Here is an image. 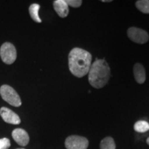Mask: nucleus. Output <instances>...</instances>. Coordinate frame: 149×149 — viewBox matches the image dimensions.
Returning a JSON list of instances; mask_svg holds the SVG:
<instances>
[{
    "instance_id": "obj_1",
    "label": "nucleus",
    "mask_w": 149,
    "mask_h": 149,
    "mask_svg": "<svg viewBox=\"0 0 149 149\" xmlns=\"http://www.w3.org/2000/svg\"><path fill=\"white\" fill-rule=\"evenodd\" d=\"M92 55L80 48H74L68 55L70 71L77 77H82L88 73L91 66Z\"/></svg>"
},
{
    "instance_id": "obj_2",
    "label": "nucleus",
    "mask_w": 149,
    "mask_h": 149,
    "mask_svg": "<svg viewBox=\"0 0 149 149\" xmlns=\"http://www.w3.org/2000/svg\"><path fill=\"white\" fill-rule=\"evenodd\" d=\"M111 69L104 59H97L88 71V81L93 88H102L109 82Z\"/></svg>"
},
{
    "instance_id": "obj_3",
    "label": "nucleus",
    "mask_w": 149,
    "mask_h": 149,
    "mask_svg": "<svg viewBox=\"0 0 149 149\" xmlns=\"http://www.w3.org/2000/svg\"><path fill=\"white\" fill-rule=\"evenodd\" d=\"M0 95L5 102L13 107H18L22 105V101L17 93L10 86L3 85L0 88Z\"/></svg>"
},
{
    "instance_id": "obj_4",
    "label": "nucleus",
    "mask_w": 149,
    "mask_h": 149,
    "mask_svg": "<svg viewBox=\"0 0 149 149\" xmlns=\"http://www.w3.org/2000/svg\"><path fill=\"white\" fill-rule=\"evenodd\" d=\"M0 56L5 64H13L17 58V51L13 44L9 42L3 44L0 48Z\"/></svg>"
},
{
    "instance_id": "obj_5",
    "label": "nucleus",
    "mask_w": 149,
    "mask_h": 149,
    "mask_svg": "<svg viewBox=\"0 0 149 149\" xmlns=\"http://www.w3.org/2000/svg\"><path fill=\"white\" fill-rule=\"evenodd\" d=\"M88 144V139L79 135H70L65 141L67 149H87Z\"/></svg>"
},
{
    "instance_id": "obj_6",
    "label": "nucleus",
    "mask_w": 149,
    "mask_h": 149,
    "mask_svg": "<svg viewBox=\"0 0 149 149\" xmlns=\"http://www.w3.org/2000/svg\"><path fill=\"white\" fill-rule=\"evenodd\" d=\"M127 35L130 40L137 44H145L149 40L148 33L139 28L130 27L128 29Z\"/></svg>"
},
{
    "instance_id": "obj_7",
    "label": "nucleus",
    "mask_w": 149,
    "mask_h": 149,
    "mask_svg": "<svg viewBox=\"0 0 149 149\" xmlns=\"http://www.w3.org/2000/svg\"><path fill=\"white\" fill-rule=\"evenodd\" d=\"M0 115L2 117L3 120L8 124H14V125H17L21 122L19 117L14 113L13 111H11L8 108L2 107L0 109Z\"/></svg>"
},
{
    "instance_id": "obj_8",
    "label": "nucleus",
    "mask_w": 149,
    "mask_h": 149,
    "mask_svg": "<svg viewBox=\"0 0 149 149\" xmlns=\"http://www.w3.org/2000/svg\"><path fill=\"white\" fill-rule=\"evenodd\" d=\"M12 137L19 145L25 146L29 142V135L25 130L22 128H16L12 133Z\"/></svg>"
},
{
    "instance_id": "obj_9",
    "label": "nucleus",
    "mask_w": 149,
    "mask_h": 149,
    "mask_svg": "<svg viewBox=\"0 0 149 149\" xmlns=\"http://www.w3.org/2000/svg\"><path fill=\"white\" fill-rule=\"evenodd\" d=\"M53 7L60 17L64 18L68 16L69 8L66 0H55L53 2Z\"/></svg>"
},
{
    "instance_id": "obj_10",
    "label": "nucleus",
    "mask_w": 149,
    "mask_h": 149,
    "mask_svg": "<svg viewBox=\"0 0 149 149\" xmlns=\"http://www.w3.org/2000/svg\"><path fill=\"white\" fill-rule=\"evenodd\" d=\"M133 74L135 79L138 84H143L146 80V71L144 67L139 63H137L133 66Z\"/></svg>"
},
{
    "instance_id": "obj_11",
    "label": "nucleus",
    "mask_w": 149,
    "mask_h": 149,
    "mask_svg": "<svg viewBox=\"0 0 149 149\" xmlns=\"http://www.w3.org/2000/svg\"><path fill=\"white\" fill-rule=\"evenodd\" d=\"M40 6L37 3H33L29 7V13L31 18L33 19V21L37 23H41L42 19H41L40 16H39V10H40Z\"/></svg>"
},
{
    "instance_id": "obj_12",
    "label": "nucleus",
    "mask_w": 149,
    "mask_h": 149,
    "mask_svg": "<svg viewBox=\"0 0 149 149\" xmlns=\"http://www.w3.org/2000/svg\"><path fill=\"white\" fill-rule=\"evenodd\" d=\"M116 146L114 139L111 137H107L102 139L100 143V149H115Z\"/></svg>"
},
{
    "instance_id": "obj_13",
    "label": "nucleus",
    "mask_w": 149,
    "mask_h": 149,
    "mask_svg": "<svg viewBox=\"0 0 149 149\" xmlns=\"http://www.w3.org/2000/svg\"><path fill=\"white\" fill-rule=\"evenodd\" d=\"M134 130L138 133H145L149 130V124L146 121H138L134 124Z\"/></svg>"
},
{
    "instance_id": "obj_14",
    "label": "nucleus",
    "mask_w": 149,
    "mask_h": 149,
    "mask_svg": "<svg viewBox=\"0 0 149 149\" xmlns=\"http://www.w3.org/2000/svg\"><path fill=\"white\" fill-rule=\"evenodd\" d=\"M137 8L145 14H149V0H139L135 3Z\"/></svg>"
},
{
    "instance_id": "obj_15",
    "label": "nucleus",
    "mask_w": 149,
    "mask_h": 149,
    "mask_svg": "<svg viewBox=\"0 0 149 149\" xmlns=\"http://www.w3.org/2000/svg\"><path fill=\"white\" fill-rule=\"evenodd\" d=\"M10 146V141L8 138L0 139V149H8Z\"/></svg>"
},
{
    "instance_id": "obj_16",
    "label": "nucleus",
    "mask_w": 149,
    "mask_h": 149,
    "mask_svg": "<svg viewBox=\"0 0 149 149\" xmlns=\"http://www.w3.org/2000/svg\"><path fill=\"white\" fill-rule=\"evenodd\" d=\"M67 4L73 8H78L82 3L81 0H66Z\"/></svg>"
},
{
    "instance_id": "obj_17",
    "label": "nucleus",
    "mask_w": 149,
    "mask_h": 149,
    "mask_svg": "<svg viewBox=\"0 0 149 149\" xmlns=\"http://www.w3.org/2000/svg\"><path fill=\"white\" fill-rule=\"evenodd\" d=\"M111 0H109V1H108V0H103L102 2H111Z\"/></svg>"
},
{
    "instance_id": "obj_18",
    "label": "nucleus",
    "mask_w": 149,
    "mask_h": 149,
    "mask_svg": "<svg viewBox=\"0 0 149 149\" xmlns=\"http://www.w3.org/2000/svg\"><path fill=\"white\" fill-rule=\"evenodd\" d=\"M146 143L149 145V137H148V138H147V139H146Z\"/></svg>"
},
{
    "instance_id": "obj_19",
    "label": "nucleus",
    "mask_w": 149,
    "mask_h": 149,
    "mask_svg": "<svg viewBox=\"0 0 149 149\" xmlns=\"http://www.w3.org/2000/svg\"><path fill=\"white\" fill-rule=\"evenodd\" d=\"M17 149H25V148H17Z\"/></svg>"
}]
</instances>
